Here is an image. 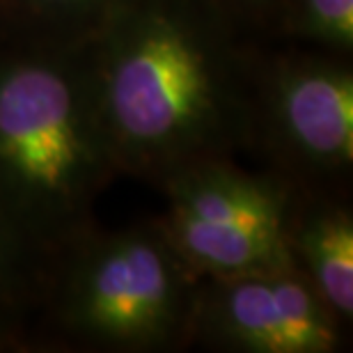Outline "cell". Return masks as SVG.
<instances>
[{
	"label": "cell",
	"instance_id": "6da1fadb",
	"mask_svg": "<svg viewBox=\"0 0 353 353\" xmlns=\"http://www.w3.org/2000/svg\"><path fill=\"white\" fill-rule=\"evenodd\" d=\"M257 32L223 0H124L90 39L101 122L122 176L161 186L250 150Z\"/></svg>",
	"mask_w": 353,
	"mask_h": 353
},
{
	"label": "cell",
	"instance_id": "7a4b0ae2",
	"mask_svg": "<svg viewBox=\"0 0 353 353\" xmlns=\"http://www.w3.org/2000/svg\"><path fill=\"white\" fill-rule=\"evenodd\" d=\"M117 176L90 41L0 26V211L55 259L97 228Z\"/></svg>",
	"mask_w": 353,
	"mask_h": 353
},
{
	"label": "cell",
	"instance_id": "3957f363",
	"mask_svg": "<svg viewBox=\"0 0 353 353\" xmlns=\"http://www.w3.org/2000/svg\"><path fill=\"white\" fill-rule=\"evenodd\" d=\"M200 282L154 218L117 230L97 225L55 257L39 344L108 353L186 349Z\"/></svg>",
	"mask_w": 353,
	"mask_h": 353
},
{
	"label": "cell",
	"instance_id": "277c9868",
	"mask_svg": "<svg viewBox=\"0 0 353 353\" xmlns=\"http://www.w3.org/2000/svg\"><path fill=\"white\" fill-rule=\"evenodd\" d=\"M250 150L299 195H347L353 174V62L305 46L264 48Z\"/></svg>",
	"mask_w": 353,
	"mask_h": 353
},
{
	"label": "cell",
	"instance_id": "5b68a950",
	"mask_svg": "<svg viewBox=\"0 0 353 353\" xmlns=\"http://www.w3.org/2000/svg\"><path fill=\"white\" fill-rule=\"evenodd\" d=\"M159 190L165 211L154 221L200 278L294 266L287 232L296 193L268 170L209 161L172 174Z\"/></svg>",
	"mask_w": 353,
	"mask_h": 353
},
{
	"label": "cell",
	"instance_id": "8992f818",
	"mask_svg": "<svg viewBox=\"0 0 353 353\" xmlns=\"http://www.w3.org/2000/svg\"><path fill=\"white\" fill-rule=\"evenodd\" d=\"M344 323L296 271L202 278L190 344L230 353H335Z\"/></svg>",
	"mask_w": 353,
	"mask_h": 353
},
{
	"label": "cell",
	"instance_id": "52a82bcc",
	"mask_svg": "<svg viewBox=\"0 0 353 353\" xmlns=\"http://www.w3.org/2000/svg\"><path fill=\"white\" fill-rule=\"evenodd\" d=\"M289 255L344 326L353 321V209L347 195H299L287 232Z\"/></svg>",
	"mask_w": 353,
	"mask_h": 353
},
{
	"label": "cell",
	"instance_id": "ba28073f",
	"mask_svg": "<svg viewBox=\"0 0 353 353\" xmlns=\"http://www.w3.org/2000/svg\"><path fill=\"white\" fill-rule=\"evenodd\" d=\"M55 259L0 211V353L32 351Z\"/></svg>",
	"mask_w": 353,
	"mask_h": 353
},
{
	"label": "cell",
	"instance_id": "9c48e42d",
	"mask_svg": "<svg viewBox=\"0 0 353 353\" xmlns=\"http://www.w3.org/2000/svg\"><path fill=\"white\" fill-rule=\"evenodd\" d=\"M353 58V0H275L266 37Z\"/></svg>",
	"mask_w": 353,
	"mask_h": 353
},
{
	"label": "cell",
	"instance_id": "30bf717a",
	"mask_svg": "<svg viewBox=\"0 0 353 353\" xmlns=\"http://www.w3.org/2000/svg\"><path fill=\"white\" fill-rule=\"evenodd\" d=\"M124 0H0V26L62 41H90Z\"/></svg>",
	"mask_w": 353,
	"mask_h": 353
},
{
	"label": "cell",
	"instance_id": "8fae6325",
	"mask_svg": "<svg viewBox=\"0 0 353 353\" xmlns=\"http://www.w3.org/2000/svg\"><path fill=\"white\" fill-rule=\"evenodd\" d=\"M225 5L234 12V17L239 21H243L250 30H255L257 34L266 37V28L271 21V12L275 0H223Z\"/></svg>",
	"mask_w": 353,
	"mask_h": 353
}]
</instances>
